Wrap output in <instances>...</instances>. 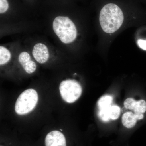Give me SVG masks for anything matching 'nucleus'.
Instances as JSON below:
<instances>
[{
  "mask_svg": "<svg viewBox=\"0 0 146 146\" xmlns=\"http://www.w3.org/2000/svg\"><path fill=\"white\" fill-rule=\"evenodd\" d=\"M9 4L7 0H0V13H3L8 10Z\"/></svg>",
  "mask_w": 146,
  "mask_h": 146,
  "instance_id": "obj_14",
  "label": "nucleus"
},
{
  "mask_svg": "<svg viewBox=\"0 0 146 146\" xmlns=\"http://www.w3.org/2000/svg\"><path fill=\"white\" fill-rule=\"evenodd\" d=\"M113 98L110 95H105L103 96L98 102L99 110L104 109L108 108L112 105Z\"/></svg>",
  "mask_w": 146,
  "mask_h": 146,
  "instance_id": "obj_8",
  "label": "nucleus"
},
{
  "mask_svg": "<svg viewBox=\"0 0 146 146\" xmlns=\"http://www.w3.org/2000/svg\"><path fill=\"white\" fill-rule=\"evenodd\" d=\"M110 106L106 109L99 110L98 113L99 117L103 121L108 122L111 119L109 114V110Z\"/></svg>",
  "mask_w": 146,
  "mask_h": 146,
  "instance_id": "obj_12",
  "label": "nucleus"
},
{
  "mask_svg": "<svg viewBox=\"0 0 146 146\" xmlns=\"http://www.w3.org/2000/svg\"><path fill=\"white\" fill-rule=\"evenodd\" d=\"M53 29L58 37L64 44L72 43L76 38L77 33L75 25L68 17H56L53 23Z\"/></svg>",
  "mask_w": 146,
  "mask_h": 146,
  "instance_id": "obj_2",
  "label": "nucleus"
},
{
  "mask_svg": "<svg viewBox=\"0 0 146 146\" xmlns=\"http://www.w3.org/2000/svg\"><path fill=\"white\" fill-rule=\"evenodd\" d=\"M137 119L134 113L131 112H125L123 115L122 122L123 125L127 128H131L136 125Z\"/></svg>",
  "mask_w": 146,
  "mask_h": 146,
  "instance_id": "obj_7",
  "label": "nucleus"
},
{
  "mask_svg": "<svg viewBox=\"0 0 146 146\" xmlns=\"http://www.w3.org/2000/svg\"><path fill=\"white\" fill-rule=\"evenodd\" d=\"M136 101L132 98H129L125 101L124 103L125 107L127 109L133 111L136 103Z\"/></svg>",
  "mask_w": 146,
  "mask_h": 146,
  "instance_id": "obj_13",
  "label": "nucleus"
},
{
  "mask_svg": "<svg viewBox=\"0 0 146 146\" xmlns=\"http://www.w3.org/2000/svg\"><path fill=\"white\" fill-rule=\"evenodd\" d=\"M59 90L63 99L68 103L76 101L82 93L81 85L75 80H66L61 82Z\"/></svg>",
  "mask_w": 146,
  "mask_h": 146,
  "instance_id": "obj_4",
  "label": "nucleus"
},
{
  "mask_svg": "<svg viewBox=\"0 0 146 146\" xmlns=\"http://www.w3.org/2000/svg\"><path fill=\"white\" fill-rule=\"evenodd\" d=\"M32 54L35 59L39 63L43 64L46 62L49 57V53L46 45L38 43L35 45Z\"/></svg>",
  "mask_w": 146,
  "mask_h": 146,
  "instance_id": "obj_5",
  "label": "nucleus"
},
{
  "mask_svg": "<svg viewBox=\"0 0 146 146\" xmlns=\"http://www.w3.org/2000/svg\"><path fill=\"white\" fill-rule=\"evenodd\" d=\"M11 57L10 52L5 47H0V65H4L9 62Z\"/></svg>",
  "mask_w": 146,
  "mask_h": 146,
  "instance_id": "obj_9",
  "label": "nucleus"
},
{
  "mask_svg": "<svg viewBox=\"0 0 146 146\" xmlns=\"http://www.w3.org/2000/svg\"><path fill=\"white\" fill-rule=\"evenodd\" d=\"M138 44L142 49L146 50V40L139 39L138 41Z\"/></svg>",
  "mask_w": 146,
  "mask_h": 146,
  "instance_id": "obj_15",
  "label": "nucleus"
},
{
  "mask_svg": "<svg viewBox=\"0 0 146 146\" xmlns=\"http://www.w3.org/2000/svg\"><path fill=\"white\" fill-rule=\"evenodd\" d=\"M121 113V109L117 105H112L109 110V114L110 119L112 120H116L119 117Z\"/></svg>",
  "mask_w": 146,
  "mask_h": 146,
  "instance_id": "obj_10",
  "label": "nucleus"
},
{
  "mask_svg": "<svg viewBox=\"0 0 146 146\" xmlns=\"http://www.w3.org/2000/svg\"><path fill=\"white\" fill-rule=\"evenodd\" d=\"M123 9L117 3L108 2L102 6L100 11L99 21L102 29L112 33L121 27L124 20Z\"/></svg>",
  "mask_w": 146,
  "mask_h": 146,
  "instance_id": "obj_1",
  "label": "nucleus"
},
{
  "mask_svg": "<svg viewBox=\"0 0 146 146\" xmlns=\"http://www.w3.org/2000/svg\"><path fill=\"white\" fill-rule=\"evenodd\" d=\"M134 112L144 113L146 111V102L144 100H140L136 102L135 108L133 110Z\"/></svg>",
  "mask_w": 146,
  "mask_h": 146,
  "instance_id": "obj_11",
  "label": "nucleus"
},
{
  "mask_svg": "<svg viewBox=\"0 0 146 146\" xmlns=\"http://www.w3.org/2000/svg\"><path fill=\"white\" fill-rule=\"evenodd\" d=\"M38 95L34 89H28L20 95L15 106V112L18 115H25L31 112L37 104Z\"/></svg>",
  "mask_w": 146,
  "mask_h": 146,
  "instance_id": "obj_3",
  "label": "nucleus"
},
{
  "mask_svg": "<svg viewBox=\"0 0 146 146\" xmlns=\"http://www.w3.org/2000/svg\"><path fill=\"white\" fill-rule=\"evenodd\" d=\"M137 120H141L144 118L143 113H139V112H134Z\"/></svg>",
  "mask_w": 146,
  "mask_h": 146,
  "instance_id": "obj_16",
  "label": "nucleus"
},
{
  "mask_svg": "<svg viewBox=\"0 0 146 146\" xmlns=\"http://www.w3.org/2000/svg\"><path fill=\"white\" fill-rule=\"evenodd\" d=\"M18 60L25 70L28 74H32L36 70V63L31 60L30 56L26 52H21L19 55Z\"/></svg>",
  "mask_w": 146,
  "mask_h": 146,
  "instance_id": "obj_6",
  "label": "nucleus"
}]
</instances>
